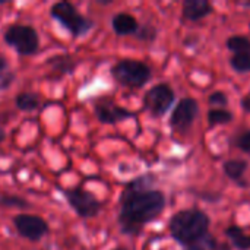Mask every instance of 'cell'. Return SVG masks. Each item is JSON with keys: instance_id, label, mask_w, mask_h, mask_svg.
<instances>
[{"instance_id": "20", "label": "cell", "mask_w": 250, "mask_h": 250, "mask_svg": "<svg viewBox=\"0 0 250 250\" xmlns=\"http://www.w3.org/2000/svg\"><path fill=\"white\" fill-rule=\"evenodd\" d=\"M0 205L3 207H16V208H26L29 207V204L18 196H1L0 198Z\"/></svg>"}, {"instance_id": "24", "label": "cell", "mask_w": 250, "mask_h": 250, "mask_svg": "<svg viewBox=\"0 0 250 250\" xmlns=\"http://www.w3.org/2000/svg\"><path fill=\"white\" fill-rule=\"evenodd\" d=\"M6 69H7V62H6V59H4V57H0V75H1Z\"/></svg>"}, {"instance_id": "3", "label": "cell", "mask_w": 250, "mask_h": 250, "mask_svg": "<svg viewBox=\"0 0 250 250\" xmlns=\"http://www.w3.org/2000/svg\"><path fill=\"white\" fill-rule=\"evenodd\" d=\"M114 81L127 88H141L151 78V69L139 60L125 59L117 62L111 69Z\"/></svg>"}, {"instance_id": "26", "label": "cell", "mask_w": 250, "mask_h": 250, "mask_svg": "<svg viewBox=\"0 0 250 250\" xmlns=\"http://www.w3.org/2000/svg\"><path fill=\"white\" fill-rule=\"evenodd\" d=\"M4 138H6V133H4V130H3V129L0 127V144H1L3 141H4Z\"/></svg>"}, {"instance_id": "5", "label": "cell", "mask_w": 250, "mask_h": 250, "mask_svg": "<svg viewBox=\"0 0 250 250\" xmlns=\"http://www.w3.org/2000/svg\"><path fill=\"white\" fill-rule=\"evenodd\" d=\"M4 41L21 56H32L40 48V37L29 25H10L4 32Z\"/></svg>"}, {"instance_id": "16", "label": "cell", "mask_w": 250, "mask_h": 250, "mask_svg": "<svg viewBox=\"0 0 250 250\" xmlns=\"http://www.w3.org/2000/svg\"><path fill=\"white\" fill-rule=\"evenodd\" d=\"M15 103L16 107L22 111H34L40 107V98L32 92H21L16 97Z\"/></svg>"}, {"instance_id": "9", "label": "cell", "mask_w": 250, "mask_h": 250, "mask_svg": "<svg viewBox=\"0 0 250 250\" xmlns=\"http://www.w3.org/2000/svg\"><path fill=\"white\" fill-rule=\"evenodd\" d=\"M199 107L196 100L193 98H183L174 108L170 125L176 132H185L190 127V125L195 122L198 116Z\"/></svg>"}, {"instance_id": "2", "label": "cell", "mask_w": 250, "mask_h": 250, "mask_svg": "<svg viewBox=\"0 0 250 250\" xmlns=\"http://www.w3.org/2000/svg\"><path fill=\"white\" fill-rule=\"evenodd\" d=\"M168 227L171 236L186 246L208 233L209 218L199 209H186L173 215Z\"/></svg>"}, {"instance_id": "1", "label": "cell", "mask_w": 250, "mask_h": 250, "mask_svg": "<svg viewBox=\"0 0 250 250\" xmlns=\"http://www.w3.org/2000/svg\"><path fill=\"white\" fill-rule=\"evenodd\" d=\"M149 176L135 179L122 193L119 226L125 234H139L148 223L163 212L166 207L163 192L149 189Z\"/></svg>"}, {"instance_id": "27", "label": "cell", "mask_w": 250, "mask_h": 250, "mask_svg": "<svg viewBox=\"0 0 250 250\" xmlns=\"http://www.w3.org/2000/svg\"><path fill=\"white\" fill-rule=\"evenodd\" d=\"M114 250H123V249H114Z\"/></svg>"}, {"instance_id": "12", "label": "cell", "mask_w": 250, "mask_h": 250, "mask_svg": "<svg viewBox=\"0 0 250 250\" xmlns=\"http://www.w3.org/2000/svg\"><path fill=\"white\" fill-rule=\"evenodd\" d=\"M212 6L207 0H186L183 3V18L188 21H199L208 16Z\"/></svg>"}, {"instance_id": "18", "label": "cell", "mask_w": 250, "mask_h": 250, "mask_svg": "<svg viewBox=\"0 0 250 250\" xmlns=\"http://www.w3.org/2000/svg\"><path fill=\"white\" fill-rule=\"evenodd\" d=\"M185 250H218V243L211 234H205L198 240L185 246Z\"/></svg>"}, {"instance_id": "21", "label": "cell", "mask_w": 250, "mask_h": 250, "mask_svg": "<svg viewBox=\"0 0 250 250\" xmlns=\"http://www.w3.org/2000/svg\"><path fill=\"white\" fill-rule=\"evenodd\" d=\"M227 97H226V94L224 92H214V94H211V97H209V103L212 104V105H226L227 104Z\"/></svg>"}, {"instance_id": "25", "label": "cell", "mask_w": 250, "mask_h": 250, "mask_svg": "<svg viewBox=\"0 0 250 250\" xmlns=\"http://www.w3.org/2000/svg\"><path fill=\"white\" fill-rule=\"evenodd\" d=\"M243 107H245L248 111H250V98H245V100H243Z\"/></svg>"}, {"instance_id": "6", "label": "cell", "mask_w": 250, "mask_h": 250, "mask_svg": "<svg viewBox=\"0 0 250 250\" xmlns=\"http://www.w3.org/2000/svg\"><path fill=\"white\" fill-rule=\"evenodd\" d=\"M63 195L67 204L75 209V212L81 218H94L98 215L101 209V202L95 198V195L85 190L82 186L63 190Z\"/></svg>"}, {"instance_id": "11", "label": "cell", "mask_w": 250, "mask_h": 250, "mask_svg": "<svg viewBox=\"0 0 250 250\" xmlns=\"http://www.w3.org/2000/svg\"><path fill=\"white\" fill-rule=\"evenodd\" d=\"M94 113H95L97 119L105 125H114V123H119V122L126 120L129 117H133L132 111H129L120 105H116L113 103H108V101L98 103L94 107Z\"/></svg>"}, {"instance_id": "10", "label": "cell", "mask_w": 250, "mask_h": 250, "mask_svg": "<svg viewBox=\"0 0 250 250\" xmlns=\"http://www.w3.org/2000/svg\"><path fill=\"white\" fill-rule=\"evenodd\" d=\"M227 48L233 51L230 60L233 69L240 73L250 70V40L242 35H234L227 40Z\"/></svg>"}, {"instance_id": "15", "label": "cell", "mask_w": 250, "mask_h": 250, "mask_svg": "<svg viewBox=\"0 0 250 250\" xmlns=\"http://www.w3.org/2000/svg\"><path fill=\"white\" fill-rule=\"evenodd\" d=\"M48 66L57 72L59 75H66V73H72L75 70L76 63L73 62L72 57L67 56H57V57H51L48 60Z\"/></svg>"}, {"instance_id": "13", "label": "cell", "mask_w": 250, "mask_h": 250, "mask_svg": "<svg viewBox=\"0 0 250 250\" xmlns=\"http://www.w3.org/2000/svg\"><path fill=\"white\" fill-rule=\"evenodd\" d=\"M111 25L117 35H130V34L138 32V29H139L138 21L130 13H117L113 18Z\"/></svg>"}, {"instance_id": "7", "label": "cell", "mask_w": 250, "mask_h": 250, "mask_svg": "<svg viewBox=\"0 0 250 250\" xmlns=\"http://www.w3.org/2000/svg\"><path fill=\"white\" fill-rule=\"evenodd\" d=\"M173 101H174L173 89L166 83H160V85L152 86L145 94L144 105L151 114L161 116V114H164V113H167L170 110Z\"/></svg>"}, {"instance_id": "4", "label": "cell", "mask_w": 250, "mask_h": 250, "mask_svg": "<svg viewBox=\"0 0 250 250\" xmlns=\"http://www.w3.org/2000/svg\"><path fill=\"white\" fill-rule=\"evenodd\" d=\"M51 16L60 22L75 38L85 35L94 26V22L78 12V9L69 1H59L51 6Z\"/></svg>"}, {"instance_id": "22", "label": "cell", "mask_w": 250, "mask_h": 250, "mask_svg": "<svg viewBox=\"0 0 250 250\" xmlns=\"http://www.w3.org/2000/svg\"><path fill=\"white\" fill-rule=\"evenodd\" d=\"M237 145L240 149H243L250 155V132H245L243 135H240V138L237 139Z\"/></svg>"}, {"instance_id": "17", "label": "cell", "mask_w": 250, "mask_h": 250, "mask_svg": "<svg viewBox=\"0 0 250 250\" xmlns=\"http://www.w3.org/2000/svg\"><path fill=\"white\" fill-rule=\"evenodd\" d=\"M246 170H248V163L242 161V160H230L224 164L226 176L233 180H237V182L243 177Z\"/></svg>"}, {"instance_id": "23", "label": "cell", "mask_w": 250, "mask_h": 250, "mask_svg": "<svg viewBox=\"0 0 250 250\" xmlns=\"http://www.w3.org/2000/svg\"><path fill=\"white\" fill-rule=\"evenodd\" d=\"M139 32V38H142V40H154L155 38V29L152 28V26H149V25H146V26H142L141 29H138Z\"/></svg>"}, {"instance_id": "14", "label": "cell", "mask_w": 250, "mask_h": 250, "mask_svg": "<svg viewBox=\"0 0 250 250\" xmlns=\"http://www.w3.org/2000/svg\"><path fill=\"white\" fill-rule=\"evenodd\" d=\"M226 236L233 242L234 248L239 250H250V236L245 233L243 229L231 226L226 230Z\"/></svg>"}, {"instance_id": "19", "label": "cell", "mask_w": 250, "mask_h": 250, "mask_svg": "<svg viewBox=\"0 0 250 250\" xmlns=\"http://www.w3.org/2000/svg\"><path fill=\"white\" fill-rule=\"evenodd\" d=\"M231 119H233V114L223 108H214L208 113V120L211 125H224V123L231 122Z\"/></svg>"}, {"instance_id": "8", "label": "cell", "mask_w": 250, "mask_h": 250, "mask_svg": "<svg viewBox=\"0 0 250 250\" xmlns=\"http://www.w3.org/2000/svg\"><path fill=\"white\" fill-rule=\"evenodd\" d=\"M13 224L18 234L31 242H38L48 233V224L38 215L19 214L13 218Z\"/></svg>"}]
</instances>
